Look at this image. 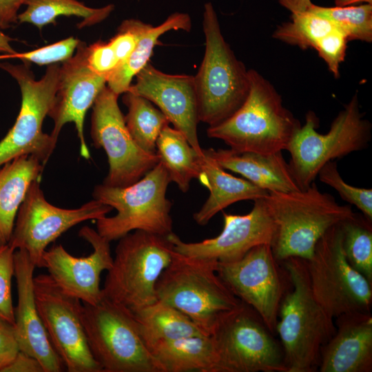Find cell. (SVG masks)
<instances>
[{
	"instance_id": "8fae6325",
	"label": "cell",
	"mask_w": 372,
	"mask_h": 372,
	"mask_svg": "<svg viewBox=\"0 0 372 372\" xmlns=\"http://www.w3.org/2000/svg\"><path fill=\"white\" fill-rule=\"evenodd\" d=\"M61 65H49L45 74L35 80L28 63L12 65L0 63V68L18 83L21 92V105L16 121L0 141V167L12 160L31 155L45 163L56 144L50 134L42 130L43 122L52 107Z\"/></svg>"
},
{
	"instance_id": "1f68e13d",
	"label": "cell",
	"mask_w": 372,
	"mask_h": 372,
	"mask_svg": "<svg viewBox=\"0 0 372 372\" xmlns=\"http://www.w3.org/2000/svg\"><path fill=\"white\" fill-rule=\"evenodd\" d=\"M372 220L363 214L340 223L342 247L349 264L372 282Z\"/></svg>"
},
{
	"instance_id": "b9f144b4",
	"label": "cell",
	"mask_w": 372,
	"mask_h": 372,
	"mask_svg": "<svg viewBox=\"0 0 372 372\" xmlns=\"http://www.w3.org/2000/svg\"><path fill=\"white\" fill-rule=\"evenodd\" d=\"M28 0H0V29L10 28L18 21V11Z\"/></svg>"
},
{
	"instance_id": "d6986e66",
	"label": "cell",
	"mask_w": 372,
	"mask_h": 372,
	"mask_svg": "<svg viewBox=\"0 0 372 372\" xmlns=\"http://www.w3.org/2000/svg\"><path fill=\"white\" fill-rule=\"evenodd\" d=\"M87 45L80 41L76 52L60 67L57 90L48 116L54 121L50 136L56 145L63 127L74 123L80 141V154L90 158L83 134L84 120L87 110L107 83L106 78L89 68L87 63Z\"/></svg>"
},
{
	"instance_id": "2e32d148",
	"label": "cell",
	"mask_w": 372,
	"mask_h": 372,
	"mask_svg": "<svg viewBox=\"0 0 372 372\" xmlns=\"http://www.w3.org/2000/svg\"><path fill=\"white\" fill-rule=\"evenodd\" d=\"M37 307L51 344L69 372H103L83 326L81 301L64 293L48 274L33 278Z\"/></svg>"
},
{
	"instance_id": "9c48e42d",
	"label": "cell",
	"mask_w": 372,
	"mask_h": 372,
	"mask_svg": "<svg viewBox=\"0 0 372 372\" xmlns=\"http://www.w3.org/2000/svg\"><path fill=\"white\" fill-rule=\"evenodd\" d=\"M318 127L316 114L308 112L305 123L286 149L290 154L288 164L300 189L314 182L327 163L366 148L371 139V125L364 118L357 94L338 113L326 134L318 133Z\"/></svg>"
},
{
	"instance_id": "7402d4cb",
	"label": "cell",
	"mask_w": 372,
	"mask_h": 372,
	"mask_svg": "<svg viewBox=\"0 0 372 372\" xmlns=\"http://www.w3.org/2000/svg\"><path fill=\"white\" fill-rule=\"evenodd\" d=\"M335 332L320 350V372L372 371L371 311L344 313L334 319Z\"/></svg>"
},
{
	"instance_id": "6da1fadb",
	"label": "cell",
	"mask_w": 372,
	"mask_h": 372,
	"mask_svg": "<svg viewBox=\"0 0 372 372\" xmlns=\"http://www.w3.org/2000/svg\"><path fill=\"white\" fill-rule=\"evenodd\" d=\"M281 263L291 287L278 311L276 333L279 335L287 372H316L320 350L335 332L334 318L315 299L306 260L290 257Z\"/></svg>"
},
{
	"instance_id": "484cf974",
	"label": "cell",
	"mask_w": 372,
	"mask_h": 372,
	"mask_svg": "<svg viewBox=\"0 0 372 372\" xmlns=\"http://www.w3.org/2000/svg\"><path fill=\"white\" fill-rule=\"evenodd\" d=\"M130 311L138 333L149 350L163 342L210 335L203 331L187 315L158 300Z\"/></svg>"
},
{
	"instance_id": "ac0fdd59",
	"label": "cell",
	"mask_w": 372,
	"mask_h": 372,
	"mask_svg": "<svg viewBox=\"0 0 372 372\" xmlns=\"http://www.w3.org/2000/svg\"><path fill=\"white\" fill-rule=\"evenodd\" d=\"M79 235L91 245L92 254L76 257L61 245H54L43 253L41 267L48 269L50 277L64 293L94 304L103 298L101 274L109 270L113 262L110 242L88 226L83 227Z\"/></svg>"
},
{
	"instance_id": "8d00e7d4",
	"label": "cell",
	"mask_w": 372,
	"mask_h": 372,
	"mask_svg": "<svg viewBox=\"0 0 372 372\" xmlns=\"http://www.w3.org/2000/svg\"><path fill=\"white\" fill-rule=\"evenodd\" d=\"M80 41L73 37L53 44L25 52H16L12 59H19L23 63H34L39 65L64 62L70 59Z\"/></svg>"
},
{
	"instance_id": "ab89813d",
	"label": "cell",
	"mask_w": 372,
	"mask_h": 372,
	"mask_svg": "<svg viewBox=\"0 0 372 372\" xmlns=\"http://www.w3.org/2000/svg\"><path fill=\"white\" fill-rule=\"evenodd\" d=\"M19 351L13 325L0 318V371L14 358Z\"/></svg>"
},
{
	"instance_id": "f35d334b",
	"label": "cell",
	"mask_w": 372,
	"mask_h": 372,
	"mask_svg": "<svg viewBox=\"0 0 372 372\" xmlns=\"http://www.w3.org/2000/svg\"><path fill=\"white\" fill-rule=\"evenodd\" d=\"M86 59L91 70L106 79L118 67V61L109 42L98 41L87 46Z\"/></svg>"
},
{
	"instance_id": "ba28073f",
	"label": "cell",
	"mask_w": 372,
	"mask_h": 372,
	"mask_svg": "<svg viewBox=\"0 0 372 372\" xmlns=\"http://www.w3.org/2000/svg\"><path fill=\"white\" fill-rule=\"evenodd\" d=\"M210 335L213 372H287L280 343L260 315L242 301L218 315Z\"/></svg>"
},
{
	"instance_id": "4fadbf2b",
	"label": "cell",
	"mask_w": 372,
	"mask_h": 372,
	"mask_svg": "<svg viewBox=\"0 0 372 372\" xmlns=\"http://www.w3.org/2000/svg\"><path fill=\"white\" fill-rule=\"evenodd\" d=\"M217 273L234 295L251 307L275 335L279 307L291 281L271 245H257L234 262H218Z\"/></svg>"
},
{
	"instance_id": "5bb4252c",
	"label": "cell",
	"mask_w": 372,
	"mask_h": 372,
	"mask_svg": "<svg viewBox=\"0 0 372 372\" xmlns=\"http://www.w3.org/2000/svg\"><path fill=\"white\" fill-rule=\"evenodd\" d=\"M118 95L107 85L92 105L91 137L107 155L109 170L103 184L126 187L139 180L158 162L157 153L143 150L134 141L118 104Z\"/></svg>"
},
{
	"instance_id": "4dcf8cb0",
	"label": "cell",
	"mask_w": 372,
	"mask_h": 372,
	"mask_svg": "<svg viewBox=\"0 0 372 372\" xmlns=\"http://www.w3.org/2000/svg\"><path fill=\"white\" fill-rule=\"evenodd\" d=\"M123 102L127 107L124 118L132 138L145 152L156 153V141L169 125L168 118L150 101L131 92L124 93Z\"/></svg>"
},
{
	"instance_id": "8992f818",
	"label": "cell",
	"mask_w": 372,
	"mask_h": 372,
	"mask_svg": "<svg viewBox=\"0 0 372 372\" xmlns=\"http://www.w3.org/2000/svg\"><path fill=\"white\" fill-rule=\"evenodd\" d=\"M217 267L216 260L174 250L156 282L157 299L183 312L210 334L218 315L240 301L221 280Z\"/></svg>"
},
{
	"instance_id": "30bf717a",
	"label": "cell",
	"mask_w": 372,
	"mask_h": 372,
	"mask_svg": "<svg viewBox=\"0 0 372 372\" xmlns=\"http://www.w3.org/2000/svg\"><path fill=\"white\" fill-rule=\"evenodd\" d=\"M81 316L89 349L103 372H163L129 309L103 296L96 304L82 302Z\"/></svg>"
},
{
	"instance_id": "e575fe53",
	"label": "cell",
	"mask_w": 372,
	"mask_h": 372,
	"mask_svg": "<svg viewBox=\"0 0 372 372\" xmlns=\"http://www.w3.org/2000/svg\"><path fill=\"white\" fill-rule=\"evenodd\" d=\"M318 176L321 182L331 187L341 198L353 204L369 220H372V189L357 187L347 184L340 176L337 163H327L319 171Z\"/></svg>"
},
{
	"instance_id": "d4e9b609",
	"label": "cell",
	"mask_w": 372,
	"mask_h": 372,
	"mask_svg": "<svg viewBox=\"0 0 372 372\" xmlns=\"http://www.w3.org/2000/svg\"><path fill=\"white\" fill-rule=\"evenodd\" d=\"M43 164L31 155L17 157L0 169V245L8 244L19 207Z\"/></svg>"
},
{
	"instance_id": "836d02e7",
	"label": "cell",
	"mask_w": 372,
	"mask_h": 372,
	"mask_svg": "<svg viewBox=\"0 0 372 372\" xmlns=\"http://www.w3.org/2000/svg\"><path fill=\"white\" fill-rule=\"evenodd\" d=\"M335 27L329 19L307 11L291 14V21L278 25L272 37L302 50L314 49L318 41Z\"/></svg>"
},
{
	"instance_id": "3957f363",
	"label": "cell",
	"mask_w": 372,
	"mask_h": 372,
	"mask_svg": "<svg viewBox=\"0 0 372 372\" xmlns=\"http://www.w3.org/2000/svg\"><path fill=\"white\" fill-rule=\"evenodd\" d=\"M264 200L276 225L271 247L279 262L290 257L310 259L326 231L355 214L349 205H340L320 192L315 182L305 189L270 192Z\"/></svg>"
},
{
	"instance_id": "f6af8a7d",
	"label": "cell",
	"mask_w": 372,
	"mask_h": 372,
	"mask_svg": "<svg viewBox=\"0 0 372 372\" xmlns=\"http://www.w3.org/2000/svg\"><path fill=\"white\" fill-rule=\"evenodd\" d=\"M335 6H347L351 5H357L358 3L372 4V0H333Z\"/></svg>"
},
{
	"instance_id": "603a6c76",
	"label": "cell",
	"mask_w": 372,
	"mask_h": 372,
	"mask_svg": "<svg viewBox=\"0 0 372 372\" xmlns=\"http://www.w3.org/2000/svg\"><path fill=\"white\" fill-rule=\"evenodd\" d=\"M203 152L223 169L242 175L246 180L268 192H289L300 189L282 152L260 154L213 148L203 149Z\"/></svg>"
},
{
	"instance_id": "f1b7e54d",
	"label": "cell",
	"mask_w": 372,
	"mask_h": 372,
	"mask_svg": "<svg viewBox=\"0 0 372 372\" xmlns=\"http://www.w3.org/2000/svg\"><path fill=\"white\" fill-rule=\"evenodd\" d=\"M156 153L171 182L175 183L182 192L186 193L192 180L198 178V156H200L192 147L182 132L169 125L158 137Z\"/></svg>"
},
{
	"instance_id": "44dd1931",
	"label": "cell",
	"mask_w": 372,
	"mask_h": 372,
	"mask_svg": "<svg viewBox=\"0 0 372 372\" xmlns=\"http://www.w3.org/2000/svg\"><path fill=\"white\" fill-rule=\"evenodd\" d=\"M36 266L27 252L14 251V274L17 288V304L13 324L19 351L36 358L44 372H60L63 363L53 348L39 313L34 292V271Z\"/></svg>"
},
{
	"instance_id": "5b68a950",
	"label": "cell",
	"mask_w": 372,
	"mask_h": 372,
	"mask_svg": "<svg viewBox=\"0 0 372 372\" xmlns=\"http://www.w3.org/2000/svg\"><path fill=\"white\" fill-rule=\"evenodd\" d=\"M171 182L158 162L136 183L126 187L95 186L94 199L116 210L113 216L96 220L97 232L108 241L135 231L168 236L172 231V202L166 192Z\"/></svg>"
},
{
	"instance_id": "7a4b0ae2",
	"label": "cell",
	"mask_w": 372,
	"mask_h": 372,
	"mask_svg": "<svg viewBox=\"0 0 372 372\" xmlns=\"http://www.w3.org/2000/svg\"><path fill=\"white\" fill-rule=\"evenodd\" d=\"M249 91L242 105L227 119L209 127V138L223 141L238 152L272 154L286 150L300 122L287 109L272 84L249 70Z\"/></svg>"
},
{
	"instance_id": "ffe728a7",
	"label": "cell",
	"mask_w": 372,
	"mask_h": 372,
	"mask_svg": "<svg viewBox=\"0 0 372 372\" xmlns=\"http://www.w3.org/2000/svg\"><path fill=\"white\" fill-rule=\"evenodd\" d=\"M136 78L128 91L155 104L196 153L204 156L198 137L200 121L194 76L167 74L148 62Z\"/></svg>"
},
{
	"instance_id": "f546056e",
	"label": "cell",
	"mask_w": 372,
	"mask_h": 372,
	"mask_svg": "<svg viewBox=\"0 0 372 372\" xmlns=\"http://www.w3.org/2000/svg\"><path fill=\"white\" fill-rule=\"evenodd\" d=\"M25 5V10L18 14L19 23H29L39 30L56 24V18L62 15L81 18L79 28L91 26L105 20L114 9L113 4L90 8L78 0H28Z\"/></svg>"
},
{
	"instance_id": "d590c367",
	"label": "cell",
	"mask_w": 372,
	"mask_h": 372,
	"mask_svg": "<svg viewBox=\"0 0 372 372\" xmlns=\"http://www.w3.org/2000/svg\"><path fill=\"white\" fill-rule=\"evenodd\" d=\"M14 251L9 244L0 245V318L14 323L12 278L14 274Z\"/></svg>"
},
{
	"instance_id": "52a82bcc",
	"label": "cell",
	"mask_w": 372,
	"mask_h": 372,
	"mask_svg": "<svg viewBox=\"0 0 372 372\" xmlns=\"http://www.w3.org/2000/svg\"><path fill=\"white\" fill-rule=\"evenodd\" d=\"M103 296L130 311L157 299L156 285L171 261L173 244L168 236L135 230L118 239Z\"/></svg>"
},
{
	"instance_id": "d6a6232c",
	"label": "cell",
	"mask_w": 372,
	"mask_h": 372,
	"mask_svg": "<svg viewBox=\"0 0 372 372\" xmlns=\"http://www.w3.org/2000/svg\"><path fill=\"white\" fill-rule=\"evenodd\" d=\"M309 11L331 21L349 41H372V4L333 7L313 4Z\"/></svg>"
},
{
	"instance_id": "74e56055",
	"label": "cell",
	"mask_w": 372,
	"mask_h": 372,
	"mask_svg": "<svg viewBox=\"0 0 372 372\" xmlns=\"http://www.w3.org/2000/svg\"><path fill=\"white\" fill-rule=\"evenodd\" d=\"M349 41L347 35L335 27L322 37L314 48L335 78L340 76V64L344 59Z\"/></svg>"
},
{
	"instance_id": "7c38bea8",
	"label": "cell",
	"mask_w": 372,
	"mask_h": 372,
	"mask_svg": "<svg viewBox=\"0 0 372 372\" xmlns=\"http://www.w3.org/2000/svg\"><path fill=\"white\" fill-rule=\"evenodd\" d=\"M340 224L326 231L306 260L312 293L334 319L344 313L371 311L372 305V282L347 260Z\"/></svg>"
},
{
	"instance_id": "4316f807",
	"label": "cell",
	"mask_w": 372,
	"mask_h": 372,
	"mask_svg": "<svg viewBox=\"0 0 372 372\" xmlns=\"http://www.w3.org/2000/svg\"><path fill=\"white\" fill-rule=\"evenodd\" d=\"M149 351L163 372H213L214 350L210 335L160 342Z\"/></svg>"
},
{
	"instance_id": "7bdbcfd3",
	"label": "cell",
	"mask_w": 372,
	"mask_h": 372,
	"mask_svg": "<svg viewBox=\"0 0 372 372\" xmlns=\"http://www.w3.org/2000/svg\"><path fill=\"white\" fill-rule=\"evenodd\" d=\"M279 3L288 10L291 14L309 11L313 4L311 0H278Z\"/></svg>"
},
{
	"instance_id": "277c9868",
	"label": "cell",
	"mask_w": 372,
	"mask_h": 372,
	"mask_svg": "<svg viewBox=\"0 0 372 372\" xmlns=\"http://www.w3.org/2000/svg\"><path fill=\"white\" fill-rule=\"evenodd\" d=\"M203 30L205 54L194 78L199 121L212 127L230 117L245 101L249 70L225 40L211 2L204 5Z\"/></svg>"
},
{
	"instance_id": "9a60e30c",
	"label": "cell",
	"mask_w": 372,
	"mask_h": 372,
	"mask_svg": "<svg viewBox=\"0 0 372 372\" xmlns=\"http://www.w3.org/2000/svg\"><path fill=\"white\" fill-rule=\"evenodd\" d=\"M112 208L94 199L79 208L63 209L45 198L39 179L34 180L19 207L8 244L27 252L36 267H41L47 247L77 224L98 220Z\"/></svg>"
},
{
	"instance_id": "ee69618b",
	"label": "cell",
	"mask_w": 372,
	"mask_h": 372,
	"mask_svg": "<svg viewBox=\"0 0 372 372\" xmlns=\"http://www.w3.org/2000/svg\"><path fill=\"white\" fill-rule=\"evenodd\" d=\"M12 41H13V39L0 30V53L10 55L11 56V59H12V56L17 52L10 45Z\"/></svg>"
},
{
	"instance_id": "60d3db41",
	"label": "cell",
	"mask_w": 372,
	"mask_h": 372,
	"mask_svg": "<svg viewBox=\"0 0 372 372\" xmlns=\"http://www.w3.org/2000/svg\"><path fill=\"white\" fill-rule=\"evenodd\" d=\"M0 372H44V370L36 358L19 351L14 358Z\"/></svg>"
},
{
	"instance_id": "e0dca14e",
	"label": "cell",
	"mask_w": 372,
	"mask_h": 372,
	"mask_svg": "<svg viewBox=\"0 0 372 372\" xmlns=\"http://www.w3.org/2000/svg\"><path fill=\"white\" fill-rule=\"evenodd\" d=\"M275 234L274 221L262 198L254 200L251 210L247 214L223 213V230L214 238L187 242L174 232L168 238L176 252L218 262H230L240 259L257 245H272Z\"/></svg>"
},
{
	"instance_id": "bcb514c9",
	"label": "cell",
	"mask_w": 372,
	"mask_h": 372,
	"mask_svg": "<svg viewBox=\"0 0 372 372\" xmlns=\"http://www.w3.org/2000/svg\"><path fill=\"white\" fill-rule=\"evenodd\" d=\"M4 59H11V56L8 54H0V60Z\"/></svg>"
},
{
	"instance_id": "83f0119b",
	"label": "cell",
	"mask_w": 372,
	"mask_h": 372,
	"mask_svg": "<svg viewBox=\"0 0 372 372\" xmlns=\"http://www.w3.org/2000/svg\"><path fill=\"white\" fill-rule=\"evenodd\" d=\"M191 29V17L183 12L172 13L157 26L150 24L139 37L136 46L128 59L108 77L107 87L118 96L127 92L133 78L149 62L162 34L170 30L189 32Z\"/></svg>"
},
{
	"instance_id": "cb8c5ba5",
	"label": "cell",
	"mask_w": 372,
	"mask_h": 372,
	"mask_svg": "<svg viewBox=\"0 0 372 372\" xmlns=\"http://www.w3.org/2000/svg\"><path fill=\"white\" fill-rule=\"evenodd\" d=\"M199 180L210 192L200 209L193 215L195 222L206 225L219 211L229 205L244 200H256L265 198L268 192L249 180L237 178L226 172L214 160L205 156H198Z\"/></svg>"
}]
</instances>
